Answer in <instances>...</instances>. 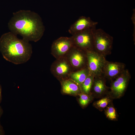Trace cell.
<instances>
[{
	"label": "cell",
	"instance_id": "cell-1",
	"mask_svg": "<svg viewBox=\"0 0 135 135\" xmlns=\"http://www.w3.org/2000/svg\"><path fill=\"white\" fill-rule=\"evenodd\" d=\"M10 32L28 42H36L43 35L45 27L37 13L30 10H20L13 13L8 23Z\"/></svg>",
	"mask_w": 135,
	"mask_h": 135
},
{
	"label": "cell",
	"instance_id": "cell-2",
	"mask_svg": "<svg viewBox=\"0 0 135 135\" xmlns=\"http://www.w3.org/2000/svg\"><path fill=\"white\" fill-rule=\"evenodd\" d=\"M0 50L6 60L16 65L27 62L32 52L29 42L18 38L10 32L3 34L0 38Z\"/></svg>",
	"mask_w": 135,
	"mask_h": 135
},
{
	"label": "cell",
	"instance_id": "cell-3",
	"mask_svg": "<svg viewBox=\"0 0 135 135\" xmlns=\"http://www.w3.org/2000/svg\"><path fill=\"white\" fill-rule=\"evenodd\" d=\"M113 39L112 36L102 29L95 28L94 33V49L105 56L110 54Z\"/></svg>",
	"mask_w": 135,
	"mask_h": 135
},
{
	"label": "cell",
	"instance_id": "cell-4",
	"mask_svg": "<svg viewBox=\"0 0 135 135\" xmlns=\"http://www.w3.org/2000/svg\"><path fill=\"white\" fill-rule=\"evenodd\" d=\"M87 66L90 74L94 77L102 75L103 69L107 60L104 56L94 50L86 51Z\"/></svg>",
	"mask_w": 135,
	"mask_h": 135
},
{
	"label": "cell",
	"instance_id": "cell-5",
	"mask_svg": "<svg viewBox=\"0 0 135 135\" xmlns=\"http://www.w3.org/2000/svg\"><path fill=\"white\" fill-rule=\"evenodd\" d=\"M95 28L88 29L72 35L71 37L74 46L86 51L94 50V33Z\"/></svg>",
	"mask_w": 135,
	"mask_h": 135
},
{
	"label": "cell",
	"instance_id": "cell-6",
	"mask_svg": "<svg viewBox=\"0 0 135 135\" xmlns=\"http://www.w3.org/2000/svg\"><path fill=\"white\" fill-rule=\"evenodd\" d=\"M73 71L87 67L86 52L74 46L65 57Z\"/></svg>",
	"mask_w": 135,
	"mask_h": 135
},
{
	"label": "cell",
	"instance_id": "cell-7",
	"mask_svg": "<svg viewBox=\"0 0 135 135\" xmlns=\"http://www.w3.org/2000/svg\"><path fill=\"white\" fill-rule=\"evenodd\" d=\"M74 46L71 37H61L52 42L51 54L56 59L65 57Z\"/></svg>",
	"mask_w": 135,
	"mask_h": 135
},
{
	"label": "cell",
	"instance_id": "cell-8",
	"mask_svg": "<svg viewBox=\"0 0 135 135\" xmlns=\"http://www.w3.org/2000/svg\"><path fill=\"white\" fill-rule=\"evenodd\" d=\"M50 70L52 74L60 81L69 78L73 70L66 58L56 59L52 64Z\"/></svg>",
	"mask_w": 135,
	"mask_h": 135
},
{
	"label": "cell",
	"instance_id": "cell-9",
	"mask_svg": "<svg viewBox=\"0 0 135 135\" xmlns=\"http://www.w3.org/2000/svg\"><path fill=\"white\" fill-rule=\"evenodd\" d=\"M130 78L128 70L125 69L112 83L110 87L112 93L117 98L122 96L126 89Z\"/></svg>",
	"mask_w": 135,
	"mask_h": 135
},
{
	"label": "cell",
	"instance_id": "cell-10",
	"mask_svg": "<svg viewBox=\"0 0 135 135\" xmlns=\"http://www.w3.org/2000/svg\"><path fill=\"white\" fill-rule=\"evenodd\" d=\"M124 63L106 61L104 67L103 76L109 79H115L125 69Z\"/></svg>",
	"mask_w": 135,
	"mask_h": 135
},
{
	"label": "cell",
	"instance_id": "cell-11",
	"mask_svg": "<svg viewBox=\"0 0 135 135\" xmlns=\"http://www.w3.org/2000/svg\"><path fill=\"white\" fill-rule=\"evenodd\" d=\"M98 23L92 20L89 17L81 16L70 26L68 32L72 35L88 29L96 28Z\"/></svg>",
	"mask_w": 135,
	"mask_h": 135
},
{
	"label": "cell",
	"instance_id": "cell-12",
	"mask_svg": "<svg viewBox=\"0 0 135 135\" xmlns=\"http://www.w3.org/2000/svg\"><path fill=\"white\" fill-rule=\"evenodd\" d=\"M60 82L62 91L64 94L77 95L82 92L80 86L69 78L61 80Z\"/></svg>",
	"mask_w": 135,
	"mask_h": 135
},
{
	"label": "cell",
	"instance_id": "cell-13",
	"mask_svg": "<svg viewBox=\"0 0 135 135\" xmlns=\"http://www.w3.org/2000/svg\"><path fill=\"white\" fill-rule=\"evenodd\" d=\"M105 78L103 75L94 77L91 88L94 93L101 95L107 90V87L105 83Z\"/></svg>",
	"mask_w": 135,
	"mask_h": 135
},
{
	"label": "cell",
	"instance_id": "cell-14",
	"mask_svg": "<svg viewBox=\"0 0 135 135\" xmlns=\"http://www.w3.org/2000/svg\"><path fill=\"white\" fill-rule=\"evenodd\" d=\"M87 66L81 69L72 72L69 78L80 86L90 74Z\"/></svg>",
	"mask_w": 135,
	"mask_h": 135
},
{
	"label": "cell",
	"instance_id": "cell-15",
	"mask_svg": "<svg viewBox=\"0 0 135 135\" xmlns=\"http://www.w3.org/2000/svg\"><path fill=\"white\" fill-rule=\"evenodd\" d=\"M94 76L90 74L80 86L81 91L88 94L91 90L94 78Z\"/></svg>",
	"mask_w": 135,
	"mask_h": 135
},
{
	"label": "cell",
	"instance_id": "cell-16",
	"mask_svg": "<svg viewBox=\"0 0 135 135\" xmlns=\"http://www.w3.org/2000/svg\"><path fill=\"white\" fill-rule=\"evenodd\" d=\"M106 114L107 117L110 120H113L116 119V111L113 106H110L107 108Z\"/></svg>",
	"mask_w": 135,
	"mask_h": 135
},
{
	"label": "cell",
	"instance_id": "cell-17",
	"mask_svg": "<svg viewBox=\"0 0 135 135\" xmlns=\"http://www.w3.org/2000/svg\"><path fill=\"white\" fill-rule=\"evenodd\" d=\"M110 102V100L106 97L104 98L97 101L96 105L99 108H104L106 107Z\"/></svg>",
	"mask_w": 135,
	"mask_h": 135
},
{
	"label": "cell",
	"instance_id": "cell-18",
	"mask_svg": "<svg viewBox=\"0 0 135 135\" xmlns=\"http://www.w3.org/2000/svg\"><path fill=\"white\" fill-rule=\"evenodd\" d=\"M79 100L80 104L82 106L87 105L89 102L90 99L88 94L84 93L80 94Z\"/></svg>",
	"mask_w": 135,
	"mask_h": 135
},
{
	"label": "cell",
	"instance_id": "cell-19",
	"mask_svg": "<svg viewBox=\"0 0 135 135\" xmlns=\"http://www.w3.org/2000/svg\"><path fill=\"white\" fill-rule=\"evenodd\" d=\"M133 12L132 14V22H133V23L134 24V26H135V10H134L133 11Z\"/></svg>",
	"mask_w": 135,
	"mask_h": 135
},
{
	"label": "cell",
	"instance_id": "cell-20",
	"mask_svg": "<svg viewBox=\"0 0 135 135\" xmlns=\"http://www.w3.org/2000/svg\"><path fill=\"white\" fill-rule=\"evenodd\" d=\"M0 93H1V89L0 88Z\"/></svg>",
	"mask_w": 135,
	"mask_h": 135
}]
</instances>
